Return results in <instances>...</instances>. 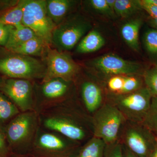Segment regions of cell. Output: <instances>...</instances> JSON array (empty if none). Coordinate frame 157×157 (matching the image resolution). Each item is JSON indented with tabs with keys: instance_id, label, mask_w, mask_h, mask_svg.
I'll use <instances>...</instances> for the list:
<instances>
[{
	"instance_id": "6da1fadb",
	"label": "cell",
	"mask_w": 157,
	"mask_h": 157,
	"mask_svg": "<svg viewBox=\"0 0 157 157\" xmlns=\"http://www.w3.org/2000/svg\"><path fill=\"white\" fill-rule=\"evenodd\" d=\"M22 24L31 29L37 37L49 46L56 25L48 16L46 1L25 0Z\"/></svg>"
},
{
	"instance_id": "7a4b0ae2",
	"label": "cell",
	"mask_w": 157,
	"mask_h": 157,
	"mask_svg": "<svg viewBox=\"0 0 157 157\" xmlns=\"http://www.w3.org/2000/svg\"><path fill=\"white\" fill-rule=\"evenodd\" d=\"M125 120L114 105L105 104L95 112L94 120V137L103 140L107 145L115 143Z\"/></svg>"
},
{
	"instance_id": "3957f363",
	"label": "cell",
	"mask_w": 157,
	"mask_h": 157,
	"mask_svg": "<svg viewBox=\"0 0 157 157\" xmlns=\"http://www.w3.org/2000/svg\"><path fill=\"white\" fill-rule=\"evenodd\" d=\"M0 58V73L12 78L27 79L44 75L46 66L32 56L13 53Z\"/></svg>"
},
{
	"instance_id": "277c9868",
	"label": "cell",
	"mask_w": 157,
	"mask_h": 157,
	"mask_svg": "<svg viewBox=\"0 0 157 157\" xmlns=\"http://www.w3.org/2000/svg\"><path fill=\"white\" fill-rule=\"evenodd\" d=\"M152 97L146 87L129 93L119 94L113 104L129 121L142 123L150 108Z\"/></svg>"
},
{
	"instance_id": "5b68a950",
	"label": "cell",
	"mask_w": 157,
	"mask_h": 157,
	"mask_svg": "<svg viewBox=\"0 0 157 157\" xmlns=\"http://www.w3.org/2000/svg\"><path fill=\"white\" fill-rule=\"evenodd\" d=\"M90 27L88 22L81 18H67L54 29L52 45L59 51L71 50Z\"/></svg>"
},
{
	"instance_id": "8992f818",
	"label": "cell",
	"mask_w": 157,
	"mask_h": 157,
	"mask_svg": "<svg viewBox=\"0 0 157 157\" xmlns=\"http://www.w3.org/2000/svg\"><path fill=\"white\" fill-rule=\"evenodd\" d=\"M123 145L138 157H148L157 139L143 123L129 121L124 129Z\"/></svg>"
},
{
	"instance_id": "52a82bcc",
	"label": "cell",
	"mask_w": 157,
	"mask_h": 157,
	"mask_svg": "<svg viewBox=\"0 0 157 157\" xmlns=\"http://www.w3.org/2000/svg\"><path fill=\"white\" fill-rule=\"evenodd\" d=\"M45 82L53 78H61L67 81L79 71V66L69 54L56 48H48L45 55Z\"/></svg>"
},
{
	"instance_id": "ba28073f",
	"label": "cell",
	"mask_w": 157,
	"mask_h": 157,
	"mask_svg": "<svg viewBox=\"0 0 157 157\" xmlns=\"http://www.w3.org/2000/svg\"><path fill=\"white\" fill-rule=\"evenodd\" d=\"M91 65L104 74L114 76L135 75L141 70L140 65L112 54L104 55L93 60Z\"/></svg>"
},
{
	"instance_id": "9c48e42d",
	"label": "cell",
	"mask_w": 157,
	"mask_h": 157,
	"mask_svg": "<svg viewBox=\"0 0 157 157\" xmlns=\"http://www.w3.org/2000/svg\"><path fill=\"white\" fill-rule=\"evenodd\" d=\"M2 89L21 109L25 110L30 108L32 86L29 80L21 78L7 79Z\"/></svg>"
},
{
	"instance_id": "30bf717a",
	"label": "cell",
	"mask_w": 157,
	"mask_h": 157,
	"mask_svg": "<svg viewBox=\"0 0 157 157\" xmlns=\"http://www.w3.org/2000/svg\"><path fill=\"white\" fill-rule=\"evenodd\" d=\"M45 125L48 128L60 132L63 135L74 140H81L85 133L81 127L70 121L52 118L46 120Z\"/></svg>"
},
{
	"instance_id": "8fae6325",
	"label": "cell",
	"mask_w": 157,
	"mask_h": 157,
	"mask_svg": "<svg viewBox=\"0 0 157 157\" xmlns=\"http://www.w3.org/2000/svg\"><path fill=\"white\" fill-rule=\"evenodd\" d=\"M75 3V1L70 0L46 1L47 13L56 25H58L67 18Z\"/></svg>"
},
{
	"instance_id": "7c38bea8",
	"label": "cell",
	"mask_w": 157,
	"mask_h": 157,
	"mask_svg": "<svg viewBox=\"0 0 157 157\" xmlns=\"http://www.w3.org/2000/svg\"><path fill=\"white\" fill-rule=\"evenodd\" d=\"M31 125L30 117L27 114L18 116L9 125L7 136L12 143H17L23 140L28 134Z\"/></svg>"
},
{
	"instance_id": "4fadbf2b",
	"label": "cell",
	"mask_w": 157,
	"mask_h": 157,
	"mask_svg": "<svg viewBox=\"0 0 157 157\" xmlns=\"http://www.w3.org/2000/svg\"><path fill=\"white\" fill-rule=\"evenodd\" d=\"M82 94L86 107L90 112H95L101 107L102 94L101 88L91 82L82 85Z\"/></svg>"
},
{
	"instance_id": "5bb4252c",
	"label": "cell",
	"mask_w": 157,
	"mask_h": 157,
	"mask_svg": "<svg viewBox=\"0 0 157 157\" xmlns=\"http://www.w3.org/2000/svg\"><path fill=\"white\" fill-rule=\"evenodd\" d=\"M36 36H37L31 29L22 24L13 26L5 47L7 50L11 52L25 42Z\"/></svg>"
},
{
	"instance_id": "9a60e30c",
	"label": "cell",
	"mask_w": 157,
	"mask_h": 157,
	"mask_svg": "<svg viewBox=\"0 0 157 157\" xmlns=\"http://www.w3.org/2000/svg\"><path fill=\"white\" fill-rule=\"evenodd\" d=\"M49 47L42 39L36 36L25 42L11 52L27 56H45Z\"/></svg>"
},
{
	"instance_id": "2e32d148",
	"label": "cell",
	"mask_w": 157,
	"mask_h": 157,
	"mask_svg": "<svg viewBox=\"0 0 157 157\" xmlns=\"http://www.w3.org/2000/svg\"><path fill=\"white\" fill-rule=\"evenodd\" d=\"M104 37L98 31L93 30L79 42L76 51L79 53H88L94 52L101 49L104 45Z\"/></svg>"
},
{
	"instance_id": "e0dca14e",
	"label": "cell",
	"mask_w": 157,
	"mask_h": 157,
	"mask_svg": "<svg viewBox=\"0 0 157 157\" xmlns=\"http://www.w3.org/2000/svg\"><path fill=\"white\" fill-rule=\"evenodd\" d=\"M141 24V20L136 19L127 22L121 29V33L125 42L135 51L139 50V33Z\"/></svg>"
},
{
	"instance_id": "ac0fdd59",
	"label": "cell",
	"mask_w": 157,
	"mask_h": 157,
	"mask_svg": "<svg viewBox=\"0 0 157 157\" xmlns=\"http://www.w3.org/2000/svg\"><path fill=\"white\" fill-rule=\"evenodd\" d=\"M25 3V0L17 2L0 15V22L11 26L22 24Z\"/></svg>"
},
{
	"instance_id": "d6986e66",
	"label": "cell",
	"mask_w": 157,
	"mask_h": 157,
	"mask_svg": "<svg viewBox=\"0 0 157 157\" xmlns=\"http://www.w3.org/2000/svg\"><path fill=\"white\" fill-rule=\"evenodd\" d=\"M45 82L42 87V92L46 98H60L67 91V81L62 78H53Z\"/></svg>"
},
{
	"instance_id": "ffe728a7",
	"label": "cell",
	"mask_w": 157,
	"mask_h": 157,
	"mask_svg": "<svg viewBox=\"0 0 157 157\" xmlns=\"http://www.w3.org/2000/svg\"><path fill=\"white\" fill-rule=\"evenodd\" d=\"M106 146L103 140L94 137L84 147L78 157H104Z\"/></svg>"
},
{
	"instance_id": "44dd1931",
	"label": "cell",
	"mask_w": 157,
	"mask_h": 157,
	"mask_svg": "<svg viewBox=\"0 0 157 157\" xmlns=\"http://www.w3.org/2000/svg\"><path fill=\"white\" fill-rule=\"evenodd\" d=\"M141 9L140 1L116 0L114 12L121 17H128Z\"/></svg>"
},
{
	"instance_id": "7402d4cb",
	"label": "cell",
	"mask_w": 157,
	"mask_h": 157,
	"mask_svg": "<svg viewBox=\"0 0 157 157\" xmlns=\"http://www.w3.org/2000/svg\"><path fill=\"white\" fill-rule=\"evenodd\" d=\"M142 123L157 139V97L152 98L150 108Z\"/></svg>"
},
{
	"instance_id": "603a6c76",
	"label": "cell",
	"mask_w": 157,
	"mask_h": 157,
	"mask_svg": "<svg viewBox=\"0 0 157 157\" xmlns=\"http://www.w3.org/2000/svg\"><path fill=\"white\" fill-rule=\"evenodd\" d=\"M18 112L14 104L5 96L0 94V122L9 119Z\"/></svg>"
},
{
	"instance_id": "cb8c5ba5",
	"label": "cell",
	"mask_w": 157,
	"mask_h": 157,
	"mask_svg": "<svg viewBox=\"0 0 157 157\" xmlns=\"http://www.w3.org/2000/svg\"><path fill=\"white\" fill-rule=\"evenodd\" d=\"M39 142L41 146L48 149H61L65 146L64 143L61 139L52 134L42 135L39 138Z\"/></svg>"
},
{
	"instance_id": "d4e9b609",
	"label": "cell",
	"mask_w": 157,
	"mask_h": 157,
	"mask_svg": "<svg viewBox=\"0 0 157 157\" xmlns=\"http://www.w3.org/2000/svg\"><path fill=\"white\" fill-rule=\"evenodd\" d=\"M141 78L135 76H124L122 89L119 94H129L140 89L142 87Z\"/></svg>"
},
{
	"instance_id": "484cf974",
	"label": "cell",
	"mask_w": 157,
	"mask_h": 157,
	"mask_svg": "<svg viewBox=\"0 0 157 157\" xmlns=\"http://www.w3.org/2000/svg\"><path fill=\"white\" fill-rule=\"evenodd\" d=\"M144 79L146 87L150 93L152 97H157V69L147 70L144 74Z\"/></svg>"
},
{
	"instance_id": "4316f807",
	"label": "cell",
	"mask_w": 157,
	"mask_h": 157,
	"mask_svg": "<svg viewBox=\"0 0 157 157\" xmlns=\"http://www.w3.org/2000/svg\"><path fill=\"white\" fill-rule=\"evenodd\" d=\"M144 45L147 52L157 55V30L151 29L147 31L144 37Z\"/></svg>"
},
{
	"instance_id": "83f0119b",
	"label": "cell",
	"mask_w": 157,
	"mask_h": 157,
	"mask_svg": "<svg viewBox=\"0 0 157 157\" xmlns=\"http://www.w3.org/2000/svg\"><path fill=\"white\" fill-rule=\"evenodd\" d=\"M104 157H124L122 144L116 142L107 145Z\"/></svg>"
},
{
	"instance_id": "f1b7e54d",
	"label": "cell",
	"mask_w": 157,
	"mask_h": 157,
	"mask_svg": "<svg viewBox=\"0 0 157 157\" xmlns=\"http://www.w3.org/2000/svg\"><path fill=\"white\" fill-rule=\"evenodd\" d=\"M124 77L122 76H113L108 81V87L110 91L119 94L124 83Z\"/></svg>"
},
{
	"instance_id": "f546056e",
	"label": "cell",
	"mask_w": 157,
	"mask_h": 157,
	"mask_svg": "<svg viewBox=\"0 0 157 157\" xmlns=\"http://www.w3.org/2000/svg\"><path fill=\"white\" fill-rule=\"evenodd\" d=\"M89 2L93 9L102 14L111 15L113 13L107 5L106 0H91Z\"/></svg>"
},
{
	"instance_id": "4dcf8cb0",
	"label": "cell",
	"mask_w": 157,
	"mask_h": 157,
	"mask_svg": "<svg viewBox=\"0 0 157 157\" xmlns=\"http://www.w3.org/2000/svg\"><path fill=\"white\" fill-rule=\"evenodd\" d=\"M13 26L6 25L0 22V45L6 46L9 35Z\"/></svg>"
},
{
	"instance_id": "1f68e13d",
	"label": "cell",
	"mask_w": 157,
	"mask_h": 157,
	"mask_svg": "<svg viewBox=\"0 0 157 157\" xmlns=\"http://www.w3.org/2000/svg\"><path fill=\"white\" fill-rule=\"evenodd\" d=\"M142 9H144L154 19H157V6L149 0L140 1Z\"/></svg>"
},
{
	"instance_id": "d6a6232c",
	"label": "cell",
	"mask_w": 157,
	"mask_h": 157,
	"mask_svg": "<svg viewBox=\"0 0 157 157\" xmlns=\"http://www.w3.org/2000/svg\"><path fill=\"white\" fill-rule=\"evenodd\" d=\"M124 157H138L129 151L126 147L122 144Z\"/></svg>"
},
{
	"instance_id": "836d02e7",
	"label": "cell",
	"mask_w": 157,
	"mask_h": 157,
	"mask_svg": "<svg viewBox=\"0 0 157 157\" xmlns=\"http://www.w3.org/2000/svg\"><path fill=\"white\" fill-rule=\"evenodd\" d=\"M106 2L111 11L113 13L114 12L116 0H106Z\"/></svg>"
},
{
	"instance_id": "e575fe53",
	"label": "cell",
	"mask_w": 157,
	"mask_h": 157,
	"mask_svg": "<svg viewBox=\"0 0 157 157\" xmlns=\"http://www.w3.org/2000/svg\"><path fill=\"white\" fill-rule=\"evenodd\" d=\"M6 147L5 141L2 133L0 132V152L3 151Z\"/></svg>"
},
{
	"instance_id": "d590c367",
	"label": "cell",
	"mask_w": 157,
	"mask_h": 157,
	"mask_svg": "<svg viewBox=\"0 0 157 157\" xmlns=\"http://www.w3.org/2000/svg\"><path fill=\"white\" fill-rule=\"evenodd\" d=\"M148 157H157V141L154 148L151 153Z\"/></svg>"
},
{
	"instance_id": "8d00e7d4",
	"label": "cell",
	"mask_w": 157,
	"mask_h": 157,
	"mask_svg": "<svg viewBox=\"0 0 157 157\" xmlns=\"http://www.w3.org/2000/svg\"><path fill=\"white\" fill-rule=\"evenodd\" d=\"M7 2H4V1H0V9H2L3 7L6 6H9V5H6V3H7Z\"/></svg>"
},
{
	"instance_id": "74e56055",
	"label": "cell",
	"mask_w": 157,
	"mask_h": 157,
	"mask_svg": "<svg viewBox=\"0 0 157 157\" xmlns=\"http://www.w3.org/2000/svg\"><path fill=\"white\" fill-rule=\"evenodd\" d=\"M152 23V24H153V25L155 27L157 30V19H153Z\"/></svg>"
},
{
	"instance_id": "f35d334b",
	"label": "cell",
	"mask_w": 157,
	"mask_h": 157,
	"mask_svg": "<svg viewBox=\"0 0 157 157\" xmlns=\"http://www.w3.org/2000/svg\"><path fill=\"white\" fill-rule=\"evenodd\" d=\"M150 2L157 6V0H149Z\"/></svg>"
},
{
	"instance_id": "ab89813d",
	"label": "cell",
	"mask_w": 157,
	"mask_h": 157,
	"mask_svg": "<svg viewBox=\"0 0 157 157\" xmlns=\"http://www.w3.org/2000/svg\"><path fill=\"white\" fill-rule=\"evenodd\" d=\"M156 68V69H157V65Z\"/></svg>"
},
{
	"instance_id": "60d3db41",
	"label": "cell",
	"mask_w": 157,
	"mask_h": 157,
	"mask_svg": "<svg viewBox=\"0 0 157 157\" xmlns=\"http://www.w3.org/2000/svg\"><path fill=\"white\" fill-rule=\"evenodd\" d=\"M0 84H1V81H0Z\"/></svg>"
}]
</instances>
